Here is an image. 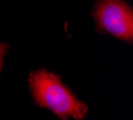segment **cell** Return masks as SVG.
I'll return each instance as SVG.
<instances>
[{"label":"cell","mask_w":133,"mask_h":120,"mask_svg":"<svg viewBox=\"0 0 133 120\" xmlns=\"http://www.w3.org/2000/svg\"><path fill=\"white\" fill-rule=\"evenodd\" d=\"M29 89L35 105L46 108L61 120H83L88 106L71 91L61 77L47 70H37L29 74Z\"/></svg>","instance_id":"6da1fadb"},{"label":"cell","mask_w":133,"mask_h":120,"mask_svg":"<svg viewBox=\"0 0 133 120\" xmlns=\"http://www.w3.org/2000/svg\"><path fill=\"white\" fill-rule=\"evenodd\" d=\"M99 33L111 35L127 43L133 41V11L124 0H99L94 10Z\"/></svg>","instance_id":"7a4b0ae2"},{"label":"cell","mask_w":133,"mask_h":120,"mask_svg":"<svg viewBox=\"0 0 133 120\" xmlns=\"http://www.w3.org/2000/svg\"><path fill=\"white\" fill-rule=\"evenodd\" d=\"M7 52V45L3 43L0 41V71L3 68V64H4V56Z\"/></svg>","instance_id":"3957f363"}]
</instances>
